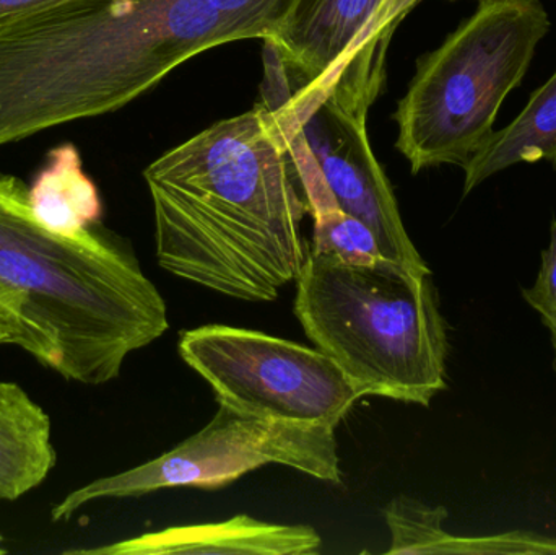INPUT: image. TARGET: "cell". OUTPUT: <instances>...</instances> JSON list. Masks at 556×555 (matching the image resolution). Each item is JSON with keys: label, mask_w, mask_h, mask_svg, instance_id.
Segmentation results:
<instances>
[{"label": "cell", "mask_w": 556, "mask_h": 555, "mask_svg": "<svg viewBox=\"0 0 556 555\" xmlns=\"http://www.w3.org/2000/svg\"><path fill=\"white\" fill-rule=\"evenodd\" d=\"M179 354L211 384L218 404L247 416L337 429L362 400L319 349L264 332L202 326L182 332Z\"/></svg>", "instance_id": "obj_7"}, {"label": "cell", "mask_w": 556, "mask_h": 555, "mask_svg": "<svg viewBox=\"0 0 556 555\" xmlns=\"http://www.w3.org/2000/svg\"><path fill=\"white\" fill-rule=\"evenodd\" d=\"M55 463L51 417L20 384L0 380V502L39 488Z\"/></svg>", "instance_id": "obj_10"}, {"label": "cell", "mask_w": 556, "mask_h": 555, "mask_svg": "<svg viewBox=\"0 0 556 555\" xmlns=\"http://www.w3.org/2000/svg\"><path fill=\"white\" fill-rule=\"evenodd\" d=\"M143 178L166 273L247 302H273L296 282L307 204L266 103L163 153Z\"/></svg>", "instance_id": "obj_1"}, {"label": "cell", "mask_w": 556, "mask_h": 555, "mask_svg": "<svg viewBox=\"0 0 556 555\" xmlns=\"http://www.w3.org/2000/svg\"><path fill=\"white\" fill-rule=\"evenodd\" d=\"M3 544V538L0 537V555L9 553V551L5 550V547L2 546Z\"/></svg>", "instance_id": "obj_20"}, {"label": "cell", "mask_w": 556, "mask_h": 555, "mask_svg": "<svg viewBox=\"0 0 556 555\" xmlns=\"http://www.w3.org/2000/svg\"><path fill=\"white\" fill-rule=\"evenodd\" d=\"M64 2H68V0H0V22L18 18V16Z\"/></svg>", "instance_id": "obj_17"}, {"label": "cell", "mask_w": 556, "mask_h": 555, "mask_svg": "<svg viewBox=\"0 0 556 555\" xmlns=\"http://www.w3.org/2000/svg\"><path fill=\"white\" fill-rule=\"evenodd\" d=\"M244 39H276L300 12L306 0H207Z\"/></svg>", "instance_id": "obj_15"}, {"label": "cell", "mask_w": 556, "mask_h": 555, "mask_svg": "<svg viewBox=\"0 0 556 555\" xmlns=\"http://www.w3.org/2000/svg\"><path fill=\"white\" fill-rule=\"evenodd\" d=\"M16 328L12 318L0 308V348L2 345H13L15 342Z\"/></svg>", "instance_id": "obj_18"}, {"label": "cell", "mask_w": 556, "mask_h": 555, "mask_svg": "<svg viewBox=\"0 0 556 555\" xmlns=\"http://www.w3.org/2000/svg\"><path fill=\"white\" fill-rule=\"evenodd\" d=\"M28 195L39 224L59 235L71 237L100 224L103 214L100 192L71 142L49 150L45 166L28 186Z\"/></svg>", "instance_id": "obj_12"}, {"label": "cell", "mask_w": 556, "mask_h": 555, "mask_svg": "<svg viewBox=\"0 0 556 555\" xmlns=\"http://www.w3.org/2000/svg\"><path fill=\"white\" fill-rule=\"evenodd\" d=\"M384 518L391 531L386 554H444L451 534L443 528L446 508L399 495L384 508Z\"/></svg>", "instance_id": "obj_13"}, {"label": "cell", "mask_w": 556, "mask_h": 555, "mask_svg": "<svg viewBox=\"0 0 556 555\" xmlns=\"http://www.w3.org/2000/svg\"><path fill=\"white\" fill-rule=\"evenodd\" d=\"M313 241L311 251L329 254L346 264L378 263L382 260L378 238L368 225L343 211L339 204L313 212Z\"/></svg>", "instance_id": "obj_14"}, {"label": "cell", "mask_w": 556, "mask_h": 555, "mask_svg": "<svg viewBox=\"0 0 556 555\" xmlns=\"http://www.w3.org/2000/svg\"><path fill=\"white\" fill-rule=\"evenodd\" d=\"M269 465L342 484L336 429L260 419L218 404L201 432L153 462L71 492L52 508L51 520H68L85 505L104 499L140 497L169 488L214 491Z\"/></svg>", "instance_id": "obj_6"}, {"label": "cell", "mask_w": 556, "mask_h": 555, "mask_svg": "<svg viewBox=\"0 0 556 555\" xmlns=\"http://www.w3.org/2000/svg\"><path fill=\"white\" fill-rule=\"evenodd\" d=\"M522 297L541 316L556 321V220H552L551 244L542 251L538 280L529 289H522Z\"/></svg>", "instance_id": "obj_16"}, {"label": "cell", "mask_w": 556, "mask_h": 555, "mask_svg": "<svg viewBox=\"0 0 556 555\" xmlns=\"http://www.w3.org/2000/svg\"><path fill=\"white\" fill-rule=\"evenodd\" d=\"M548 31L539 0H480L440 48L418 59L394 114L395 149L414 175L441 165L464 168L482 149Z\"/></svg>", "instance_id": "obj_5"}, {"label": "cell", "mask_w": 556, "mask_h": 555, "mask_svg": "<svg viewBox=\"0 0 556 555\" xmlns=\"http://www.w3.org/2000/svg\"><path fill=\"white\" fill-rule=\"evenodd\" d=\"M0 308L13 345L87 387L116 380L132 352L168 331L162 293L132 248L101 224L59 235L39 224L28 185L0 173Z\"/></svg>", "instance_id": "obj_3"}, {"label": "cell", "mask_w": 556, "mask_h": 555, "mask_svg": "<svg viewBox=\"0 0 556 555\" xmlns=\"http://www.w3.org/2000/svg\"><path fill=\"white\" fill-rule=\"evenodd\" d=\"M294 315L359 398L428 407L446 390V319L431 274L382 257L346 264L307 247Z\"/></svg>", "instance_id": "obj_4"}, {"label": "cell", "mask_w": 556, "mask_h": 555, "mask_svg": "<svg viewBox=\"0 0 556 555\" xmlns=\"http://www.w3.org/2000/svg\"><path fill=\"white\" fill-rule=\"evenodd\" d=\"M412 3H414V5H417L418 2H420V0H410Z\"/></svg>", "instance_id": "obj_21"}, {"label": "cell", "mask_w": 556, "mask_h": 555, "mask_svg": "<svg viewBox=\"0 0 556 555\" xmlns=\"http://www.w3.org/2000/svg\"><path fill=\"white\" fill-rule=\"evenodd\" d=\"M319 533L304 525H273L248 515H238L222 524L166 528L134 540L119 541L94 550L67 551L65 554L94 555H309L320 550Z\"/></svg>", "instance_id": "obj_9"}, {"label": "cell", "mask_w": 556, "mask_h": 555, "mask_svg": "<svg viewBox=\"0 0 556 555\" xmlns=\"http://www.w3.org/2000/svg\"><path fill=\"white\" fill-rule=\"evenodd\" d=\"M548 162L556 172V71L531 94L522 113L493 130L482 149L464 165V195L509 166Z\"/></svg>", "instance_id": "obj_11"}, {"label": "cell", "mask_w": 556, "mask_h": 555, "mask_svg": "<svg viewBox=\"0 0 556 555\" xmlns=\"http://www.w3.org/2000/svg\"><path fill=\"white\" fill-rule=\"evenodd\" d=\"M237 41L207 0H68L0 22V147L114 113Z\"/></svg>", "instance_id": "obj_2"}, {"label": "cell", "mask_w": 556, "mask_h": 555, "mask_svg": "<svg viewBox=\"0 0 556 555\" xmlns=\"http://www.w3.org/2000/svg\"><path fill=\"white\" fill-rule=\"evenodd\" d=\"M269 106L280 108L300 121L340 207L368 225L378 238L382 256L414 273L431 274L405 230L394 189L372 152L368 114L352 113L330 98L306 111H291L281 104Z\"/></svg>", "instance_id": "obj_8"}, {"label": "cell", "mask_w": 556, "mask_h": 555, "mask_svg": "<svg viewBox=\"0 0 556 555\" xmlns=\"http://www.w3.org/2000/svg\"><path fill=\"white\" fill-rule=\"evenodd\" d=\"M542 323H544L545 328H547L552 335V345H554V351H555L554 370L556 374V321H555V319L545 318V316H542Z\"/></svg>", "instance_id": "obj_19"}]
</instances>
